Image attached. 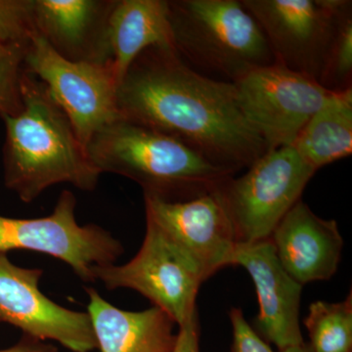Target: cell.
Instances as JSON below:
<instances>
[{
  "mask_svg": "<svg viewBox=\"0 0 352 352\" xmlns=\"http://www.w3.org/2000/svg\"><path fill=\"white\" fill-rule=\"evenodd\" d=\"M112 69L119 85L143 51L173 48L168 0H115L108 23Z\"/></svg>",
  "mask_w": 352,
  "mask_h": 352,
  "instance_id": "e0dca14e",
  "label": "cell"
},
{
  "mask_svg": "<svg viewBox=\"0 0 352 352\" xmlns=\"http://www.w3.org/2000/svg\"><path fill=\"white\" fill-rule=\"evenodd\" d=\"M278 261L298 284L324 281L337 272L344 240L335 220L321 219L300 199L270 238Z\"/></svg>",
  "mask_w": 352,
  "mask_h": 352,
  "instance_id": "9a60e30c",
  "label": "cell"
},
{
  "mask_svg": "<svg viewBox=\"0 0 352 352\" xmlns=\"http://www.w3.org/2000/svg\"><path fill=\"white\" fill-rule=\"evenodd\" d=\"M87 314L100 352H173L177 333L168 314L153 307L127 311L87 288Z\"/></svg>",
  "mask_w": 352,
  "mask_h": 352,
  "instance_id": "2e32d148",
  "label": "cell"
},
{
  "mask_svg": "<svg viewBox=\"0 0 352 352\" xmlns=\"http://www.w3.org/2000/svg\"><path fill=\"white\" fill-rule=\"evenodd\" d=\"M316 173L293 146L270 150L241 177H229L219 193L232 222L237 244L268 240L279 222L300 200Z\"/></svg>",
  "mask_w": 352,
  "mask_h": 352,
  "instance_id": "5b68a950",
  "label": "cell"
},
{
  "mask_svg": "<svg viewBox=\"0 0 352 352\" xmlns=\"http://www.w3.org/2000/svg\"><path fill=\"white\" fill-rule=\"evenodd\" d=\"M318 83L332 92L352 88V6L338 22Z\"/></svg>",
  "mask_w": 352,
  "mask_h": 352,
  "instance_id": "ffe728a7",
  "label": "cell"
},
{
  "mask_svg": "<svg viewBox=\"0 0 352 352\" xmlns=\"http://www.w3.org/2000/svg\"><path fill=\"white\" fill-rule=\"evenodd\" d=\"M144 203L146 217L198 265L206 281L222 268L232 266L237 243L219 189L182 201L144 196Z\"/></svg>",
  "mask_w": 352,
  "mask_h": 352,
  "instance_id": "7c38bea8",
  "label": "cell"
},
{
  "mask_svg": "<svg viewBox=\"0 0 352 352\" xmlns=\"http://www.w3.org/2000/svg\"><path fill=\"white\" fill-rule=\"evenodd\" d=\"M115 0H34L36 31L72 62L112 65L108 23Z\"/></svg>",
  "mask_w": 352,
  "mask_h": 352,
  "instance_id": "5bb4252c",
  "label": "cell"
},
{
  "mask_svg": "<svg viewBox=\"0 0 352 352\" xmlns=\"http://www.w3.org/2000/svg\"><path fill=\"white\" fill-rule=\"evenodd\" d=\"M229 318L232 325V344L230 352H314L307 342L282 351H273L270 344L264 342L248 323L241 308H231Z\"/></svg>",
  "mask_w": 352,
  "mask_h": 352,
  "instance_id": "603a6c76",
  "label": "cell"
},
{
  "mask_svg": "<svg viewBox=\"0 0 352 352\" xmlns=\"http://www.w3.org/2000/svg\"><path fill=\"white\" fill-rule=\"evenodd\" d=\"M23 110L3 116L4 182L24 203H32L50 187L69 183L92 192L101 173L88 159L69 118L36 76L23 73Z\"/></svg>",
  "mask_w": 352,
  "mask_h": 352,
  "instance_id": "7a4b0ae2",
  "label": "cell"
},
{
  "mask_svg": "<svg viewBox=\"0 0 352 352\" xmlns=\"http://www.w3.org/2000/svg\"><path fill=\"white\" fill-rule=\"evenodd\" d=\"M29 43H0V117L22 112L20 82Z\"/></svg>",
  "mask_w": 352,
  "mask_h": 352,
  "instance_id": "44dd1931",
  "label": "cell"
},
{
  "mask_svg": "<svg viewBox=\"0 0 352 352\" xmlns=\"http://www.w3.org/2000/svg\"><path fill=\"white\" fill-rule=\"evenodd\" d=\"M177 54L201 75L235 82L275 63L261 27L241 0H168Z\"/></svg>",
  "mask_w": 352,
  "mask_h": 352,
  "instance_id": "277c9868",
  "label": "cell"
},
{
  "mask_svg": "<svg viewBox=\"0 0 352 352\" xmlns=\"http://www.w3.org/2000/svg\"><path fill=\"white\" fill-rule=\"evenodd\" d=\"M85 151L101 175L124 176L144 196L166 201L210 193L234 176L180 141L122 118L95 133Z\"/></svg>",
  "mask_w": 352,
  "mask_h": 352,
  "instance_id": "3957f363",
  "label": "cell"
},
{
  "mask_svg": "<svg viewBox=\"0 0 352 352\" xmlns=\"http://www.w3.org/2000/svg\"><path fill=\"white\" fill-rule=\"evenodd\" d=\"M0 352H58V349L54 344L23 336L15 346L0 349Z\"/></svg>",
  "mask_w": 352,
  "mask_h": 352,
  "instance_id": "d4e9b609",
  "label": "cell"
},
{
  "mask_svg": "<svg viewBox=\"0 0 352 352\" xmlns=\"http://www.w3.org/2000/svg\"><path fill=\"white\" fill-rule=\"evenodd\" d=\"M76 208L75 194L63 190L47 217L12 219L0 215V252H41L68 264L85 283H94V268L116 264L124 254V245L101 226L78 224Z\"/></svg>",
  "mask_w": 352,
  "mask_h": 352,
  "instance_id": "52a82bcc",
  "label": "cell"
},
{
  "mask_svg": "<svg viewBox=\"0 0 352 352\" xmlns=\"http://www.w3.org/2000/svg\"><path fill=\"white\" fill-rule=\"evenodd\" d=\"M314 352H352V295L339 302L317 300L303 320Z\"/></svg>",
  "mask_w": 352,
  "mask_h": 352,
  "instance_id": "d6986e66",
  "label": "cell"
},
{
  "mask_svg": "<svg viewBox=\"0 0 352 352\" xmlns=\"http://www.w3.org/2000/svg\"><path fill=\"white\" fill-rule=\"evenodd\" d=\"M292 146L315 171L351 156L352 88L336 92L305 124Z\"/></svg>",
  "mask_w": 352,
  "mask_h": 352,
  "instance_id": "ac0fdd59",
  "label": "cell"
},
{
  "mask_svg": "<svg viewBox=\"0 0 352 352\" xmlns=\"http://www.w3.org/2000/svg\"><path fill=\"white\" fill-rule=\"evenodd\" d=\"M232 83L241 110L268 151L293 145L305 124L336 94L277 63L252 69Z\"/></svg>",
  "mask_w": 352,
  "mask_h": 352,
  "instance_id": "9c48e42d",
  "label": "cell"
},
{
  "mask_svg": "<svg viewBox=\"0 0 352 352\" xmlns=\"http://www.w3.org/2000/svg\"><path fill=\"white\" fill-rule=\"evenodd\" d=\"M24 72L46 85L85 149L95 133L122 118L119 82L111 65L69 61L36 32L25 53Z\"/></svg>",
  "mask_w": 352,
  "mask_h": 352,
  "instance_id": "ba28073f",
  "label": "cell"
},
{
  "mask_svg": "<svg viewBox=\"0 0 352 352\" xmlns=\"http://www.w3.org/2000/svg\"><path fill=\"white\" fill-rule=\"evenodd\" d=\"M94 282L106 289L138 292L183 325L198 312L197 296L206 281L198 265L154 220L146 217L142 245L129 263L99 266L92 270Z\"/></svg>",
  "mask_w": 352,
  "mask_h": 352,
  "instance_id": "8992f818",
  "label": "cell"
},
{
  "mask_svg": "<svg viewBox=\"0 0 352 352\" xmlns=\"http://www.w3.org/2000/svg\"><path fill=\"white\" fill-rule=\"evenodd\" d=\"M234 265L244 267L254 282L259 312L252 329L259 337L278 351L305 344L300 323L303 286L284 270L270 239L237 244Z\"/></svg>",
  "mask_w": 352,
  "mask_h": 352,
  "instance_id": "4fadbf2b",
  "label": "cell"
},
{
  "mask_svg": "<svg viewBox=\"0 0 352 352\" xmlns=\"http://www.w3.org/2000/svg\"><path fill=\"white\" fill-rule=\"evenodd\" d=\"M36 32L34 0H0V43H29Z\"/></svg>",
  "mask_w": 352,
  "mask_h": 352,
  "instance_id": "7402d4cb",
  "label": "cell"
},
{
  "mask_svg": "<svg viewBox=\"0 0 352 352\" xmlns=\"http://www.w3.org/2000/svg\"><path fill=\"white\" fill-rule=\"evenodd\" d=\"M122 119L161 132L235 175L268 151L232 82L201 75L175 48L136 57L118 87Z\"/></svg>",
  "mask_w": 352,
  "mask_h": 352,
  "instance_id": "6da1fadb",
  "label": "cell"
},
{
  "mask_svg": "<svg viewBox=\"0 0 352 352\" xmlns=\"http://www.w3.org/2000/svg\"><path fill=\"white\" fill-rule=\"evenodd\" d=\"M173 352H200V324L198 312L179 326Z\"/></svg>",
  "mask_w": 352,
  "mask_h": 352,
  "instance_id": "cb8c5ba5",
  "label": "cell"
},
{
  "mask_svg": "<svg viewBox=\"0 0 352 352\" xmlns=\"http://www.w3.org/2000/svg\"><path fill=\"white\" fill-rule=\"evenodd\" d=\"M43 275L41 268L20 267L0 252V322L32 339L56 342L72 352L97 349L89 315L44 295L39 289Z\"/></svg>",
  "mask_w": 352,
  "mask_h": 352,
  "instance_id": "8fae6325",
  "label": "cell"
},
{
  "mask_svg": "<svg viewBox=\"0 0 352 352\" xmlns=\"http://www.w3.org/2000/svg\"><path fill=\"white\" fill-rule=\"evenodd\" d=\"M267 39L275 63L314 78L322 68L347 0H241Z\"/></svg>",
  "mask_w": 352,
  "mask_h": 352,
  "instance_id": "30bf717a",
  "label": "cell"
}]
</instances>
